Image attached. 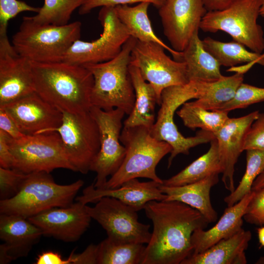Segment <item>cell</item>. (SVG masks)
Listing matches in <instances>:
<instances>
[{"label":"cell","instance_id":"obj_32","mask_svg":"<svg viewBox=\"0 0 264 264\" xmlns=\"http://www.w3.org/2000/svg\"><path fill=\"white\" fill-rule=\"evenodd\" d=\"M177 114L188 128H200L214 134L229 118L227 111L207 110L195 105L192 102L184 103Z\"/></svg>","mask_w":264,"mask_h":264},{"label":"cell","instance_id":"obj_15","mask_svg":"<svg viewBox=\"0 0 264 264\" xmlns=\"http://www.w3.org/2000/svg\"><path fill=\"white\" fill-rule=\"evenodd\" d=\"M158 8L164 34L174 50L183 51L207 12L202 0H164Z\"/></svg>","mask_w":264,"mask_h":264},{"label":"cell","instance_id":"obj_20","mask_svg":"<svg viewBox=\"0 0 264 264\" xmlns=\"http://www.w3.org/2000/svg\"><path fill=\"white\" fill-rule=\"evenodd\" d=\"M41 230L28 219L20 216L0 214V264L10 263L26 257L40 240Z\"/></svg>","mask_w":264,"mask_h":264},{"label":"cell","instance_id":"obj_2","mask_svg":"<svg viewBox=\"0 0 264 264\" xmlns=\"http://www.w3.org/2000/svg\"><path fill=\"white\" fill-rule=\"evenodd\" d=\"M35 92L62 112L89 111L93 76L84 66L32 62Z\"/></svg>","mask_w":264,"mask_h":264},{"label":"cell","instance_id":"obj_44","mask_svg":"<svg viewBox=\"0 0 264 264\" xmlns=\"http://www.w3.org/2000/svg\"><path fill=\"white\" fill-rule=\"evenodd\" d=\"M36 264H70L68 257L64 259L61 254L51 251L43 252L36 260Z\"/></svg>","mask_w":264,"mask_h":264},{"label":"cell","instance_id":"obj_21","mask_svg":"<svg viewBox=\"0 0 264 264\" xmlns=\"http://www.w3.org/2000/svg\"><path fill=\"white\" fill-rule=\"evenodd\" d=\"M160 184L154 180L141 182L137 178L129 180L120 186L112 189H98L93 182L85 188L82 196L76 200L84 204L96 203L101 198L109 197L115 198L134 208L137 212L144 209L152 200H164L167 196L159 189Z\"/></svg>","mask_w":264,"mask_h":264},{"label":"cell","instance_id":"obj_9","mask_svg":"<svg viewBox=\"0 0 264 264\" xmlns=\"http://www.w3.org/2000/svg\"><path fill=\"white\" fill-rule=\"evenodd\" d=\"M15 169L24 174L66 169L74 171L65 154L60 134L56 132L25 134L19 139L9 136Z\"/></svg>","mask_w":264,"mask_h":264},{"label":"cell","instance_id":"obj_29","mask_svg":"<svg viewBox=\"0 0 264 264\" xmlns=\"http://www.w3.org/2000/svg\"><path fill=\"white\" fill-rule=\"evenodd\" d=\"M203 46L220 66L234 67L242 63H255L264 66V53L249 51L243 44L234 41L222 42L209 37L202 40Z\"/></svg>","mask_w":264,"mask_h":264},{"label":"cell","instance_id":"obj_24","mask_svg":"<svg viewBox=\"0 0 264 264\" xmlns=\"http://www.w3.org/2000/svg\"><path fill=\"white\" fill-rule=\"evenodd\" d=\"M219 181V175L210 176L200 181L179 186L160 184L159 189L167 196L164 200L184 203L198 210L209 223L215 222L218 215L210 199V191Z\"/></svg>","mask_w":264,"mask_h":264},{"label":"cell","instance_id":"obj_4","mask_svg":"<svg viewBox=\"0 0 264 264\" xmlns=\"http://www.w3.org/2000/svg\"><path fill=\"white\" fill-rule=\"evenodd\" d=\"M81 26L79 21L64 25L39 24L24 16L12 44L31 62H62L72 44L80 39Z\"/></svg>","mask_w":264,"mask_h":264},{"label":"cell","instance_id":"obj_47","mask_svg":"<svg viewBox=\"0 0 264 264\" xmlns=\"http://www.w3.org/2000/svg\"><path fill=\"white\" fill-rule=\"evenodd\" d=\"M257 233L261 246L264 247V226L258 228Z\"/></svg>","mask_w":264,"mask_h":264},{"label":"cell","instance_id":"obj_14","mask_svg":"<svg viewBox=\"0 0 264 264\" xmlns=\"http://www.w3.org/2000/svg\"><path fill=\"white\" fill-rule=\"evenodd\" d=\"M89 111L97 124L100 135V150L91 165L90 171L96 173L94 187L103 189L108 177L117 171L126 155V148L120 142L125 113L119 109L104 110L94 106Z\"/></svg>","mask_w":264,"mask_h":264},{"label":"cell","instance_id":"obj_46","mask_svg":"<svg viewBox=\"0 0 264 264\" xmlns=\"http://www.w3.org/2000/svg\"><path fill=\"white\" fill-rule=\"evenodd\" d=\"M263 188H264V172L255 179L253 183L251 190L257 191Z\"/></svg>","mask_w":264,"mask_h":264},{"label":"cell","instance_id":"obj_19","mask_svg":"<svg viewBox=\"0 0 264 264\" xmlns=\"http://www.w3.org/2000/svg\"><path fill=\"white\" fill-rule=\"evenodd\" d=\"M259 111L256 110L238 118H229L214 134L217 140L218 151L223 168L222 181L226 189H235V166L241 153L245 135Z\"/></svg>","mask_w":264,"mask_h":264},{"label":"cell","instance_id":"obj_42","mask_svg":"<svg viewBox=\"0 0 264 264\" xmlns=\"http://www.w3.org/2000/svg\"><path fill=\"white\" fill-rule=\"evenodd\" d=\"M9 135L0 130V167L12 169L14 158L9 144Z\"/></svg>","mask_w":264,"mask_h":264},{"label":"cell","instance_id":"obj_8","mask_svg":"<svg viewBox=\"0 0 264 264\" xmlns=\"http://www.w3.org/2000/svg\"><path fill=\"white\" fill-rule=\"evenodd\" d=\"M263 1L236 0L222 10L207 11L201 21L199 29L212 33L224 31L233 41L253 52L262 54L264 50V31L257 20Z\"/></svg>","mask_w":264,"mask_h":264},{"label":"cell","instance_id":"obj_17","mask_svg":"<svg viewBox=\"0 0 264 264\" xmlns=\"http://www.w3.org/2000/svg\"><path fill=\"white\" fill-rule=\"evenodd\" d=\"M76 201L66 207L48 209L28 219L44 236L65 242H76L87 230L92 219L87 204Z\"/></svg>","mask_w":264,"mask_h":264},{"label":"cell","instance_id":"obj_23","mask_svg":"<svg viewBox=\"0 0 264 264\" xmlns=\"http://www.w3.org/2000/svg\"><path fill=\"white\" fill-rule=\"evenodd\" d=\"M251 237L250 231L242 229L206 250L191 254L181 264H245L247 259L245 251Z\"/></svg>","mask_w":264,"mask_h":264},{"label":"cell","instance_id":"obj_12","mask_svg":"<svg viewBox=\"0 0 264 264\" xmlns=\"http://www.w3.org/2000/svg\"><path fill=\"white\" fill-rule=\"evenodd\" d=\"M165 49L157 43L137 40L131 55L130 64L136 66L143 78L153 87L159 105L165 88L189 82L185 63L172 60Z\"/></svg>","mask_w":264,"mask_h":264},{"label":"cell","instance_id":"obj_13","mask_svg":"<svg viewBox=\"0 0 264 264\" xmlns=\"http://www.w3.org/2000/svg\"><path fill=\"white\" fill-rule=\"evenodd\" d=\"M93 207L87 205L92 219L105 230L107 238L117 243L148 244L152 233L150 225L138 221L137 211L113 198L105 197Z\"/></svg>","mask_w":264,"mask_h":264},{"label":"cell","instance_id":"obj_7","mask_svg":"<svg viewBox=\"0 0 264 264\" xmlns=\"http://www.w3.org/2000/svg\"><path fill=\"white\" fill-rule=\"evenodd\" d=\"M205 86V82L190 81L185 85L168 87L162 91L160 108L150 132L155 139L165 141L172 147L168 168L178 154H188L192 148L210 142L215 138L213 133L203 130L195 136L185 137L178 131L174 121L177 109L190 99L200 98Z\"/></svg>","mask_w":264,"mask_h":264},{"label":"cell","instance_id":"obj_16","mask_svg":"<svg viewBox=\"0 0 264 264\" xmlns=\"http://www.w3.org/2000/svg\"><path fill=\"white\" fill-rule=\"evenodd\" d=\"M34 92L32 62L0 35V107Z\"/></svg>","mask_w":264,"mask_h":264},{"label":"cell","instance_id":"obj_22","mask_svg":"<svg viewBox=\"0 0 264 264\" xmlns=\"http://www.w3.org/2000/svg\"><path fill=\"white\" fill-rule=\"evenodd\" d=\"M255 191L245 195L231 206H227L218 222L212 228L195 230L191 237L192 254L200 253L219 241L227 239L240 231L243 224L245 210L254 196Z\"/></svg>","mask_w":264,"mask_h":264},{"label":"cell","instance_id":"obj_28","mask_svg":"<svg viewBox=\"0 0 264 264\" xmlns=\"http://www.w3.org/2000/svg\"><path fill=\"white\" fill-rule=\"evenodd\" d=\"M210 143V148L205 154L176 175L163 180L162 184L168 186H182L200 181L210 176L222 174L223 168L217 140L215 138Z\"/></svg>","mask_w":264,"mask_h":264},{"label":"cell","instance_id":"obj_43","mask_svg":"<svg viewBox=\"0 0 264 264\" xmlns=\"http://www.w3.org/2000/svg\"><path fill=\"white\" fill-rule=\"evenodd\" d=\"M68 258L71 264H96L97 244H89L79 254L73 251Z\"/></svg>","mask_w":264,"mask_h":264},{"label":"cell","instance_id":"obj_40","mask_svg":"<svg viewBox=\"0 0 264 264\" xmlns=\"http://www.w3.org/2000/svg\"><path fill=\"white\" fill-rule=\"evenodd\" d=\"M149 2L159 8L163 3L164 0H86L79 9L80 15H85L93 9L98 7L116 6L136 2Z\"/></svg>","mask_w":264,"mask_h":264},{"label":"cell","instance_id":"obj_34","mask_svg":"<svg viewBox=\"0 0 264 264\" xmlns=\"http://www.w3.org/2000/svg\"><path fill=\"white\" fill-rule=\"evenodd\" d=\"M246 160L245 172L239 185L233 192L224 198L227 206H231L237 203L251 192L254 180L264 172V150H246Z\"/></svg>","mask_w":264,"mask_h":264},{"label":"cell","instance_id":"obj_5","mask_svg":"<svg viewBox=\"0 0 264 264\" xmlns=\"http://www.w3.org/2000/svg\"><path fill=\"white\" fill-rule=\"evenodd\" d=\"M120 140L126 148V155L117 171L108 180L103 189H112L133 178H149L160 184L161 179L156 173V167L166 154L170 153L171 145L158 140L143 126L124 127Z\"/></svg>","mask_w":264,"mask_h":264},{"label":"cell","instance_id":"obj_3","mask_svg":"<svg viewBox=\"0 0 264 264\" xmlns=\"http://www.w3.org/2000/svg\"><path fill=\"white\" fill-rule=\"evenodd\" d=\"M136 41L131 36L119 53L110 60L84 65L93 76L92 106L104 110L119 109L126 114L131 113L135 95L129 66L131 52Z\"/></svg>","mask_w":264,"mask_h":264},{"label":"cell","instance_id":"obj_35","mask_svg":"<svg viewBox=\"0 0 264 264\" xmlns=\"http://www.w3.org/2000/svg\"><path fill=\"white\" fill-rule=\"evenodd\" d=\"M264 101V88L242 83L230 101L218 110L229 112L237 109H244L248 106Z\"/></svg>","mask_w":264,"mask_h":264},{"label":"cell","instance_id":"obj_10","mask_svg":"<svg viewBox=\"0 0 264 264\" xmlns=\"http://www.w3.org/2000/svg\"><path fill=\"white\" fill-rule=\"evenodd\" d=\"M63 114L61 125L51 132L60 134L65 154L74 171L86 174L100 148L97 124L89 111Z\"/></svg>","mask_w":264,"mask_h":264},{"label":"cell","instance_id":"obj_33","mask_svg":"<svg viewBox=\"0 0 264 264\" xmlns=\"http://www.w3.org/2000/svg\"><path fill=\"white\" fill-rule=\"evenodd\" d=\"M86 0H44L43 6L33 16L28 18L39 24L64 25L68 23L73 12Z\"/></svg>","mask_w":264,"mask_h":264},{"label":"cell","instance_id":"obj_48","mask_svg":"<svg viewBox=\"0 0 264 264\" xmlns=\"http://www.w3.org/2000/svg\"><path fill=\"white\" fill-rule=\"evenodd\" d=\"M260 15L264 18V0H263V3L260 9Z\"/></svg>","mask_w":264,"mask_h":264},{"label":"cell","instance_id":"obj_1","mask_svg":"<svg viewBox=\"0 0 264 264\" xmlns=\"http://www.w3.org/2000/svg\"><path fill=\"white\" fill-rule=\"evenodd\" d=\"M143 209L153 230L141 264H181L193 253V232L209 224L198 210L178 201L152 200Z\"/></svg>","mask_w":264,"mask_h":264},{"label":"cell","instance_id":"obj_26","mask_svg":"<svg viewBox=\"0 0 264 264\" xmlns=\"http://www.w3.org/2000/svg\"><path fill=\"white\" fill-rule=\"evenodd\" d=\"M129 69L135 100L132 112L124 122V127L143 126L150 130L155 121V106L158 105L156 92L150 84L143 78L136 66L130 63Z\"/></svg>","mask_w":264,"mask_h":264},{"label":"cell","instance_id":"obj_11","mask_svg":"<svg viewBox=\"0 0 264 264\" xmlns=\"http://www.w3.org/2000/svg\"><path fill=\"white\" fill-rule=\"evenodd\" d=\"M98 20L103 27L99 38L91 42L76 41L68 50L63 61L84 66L108 61L119 53L131 36L118 19L115 7H102Z\"/></svg>","mask_w":264,"mask_h":264},{"label":"cell","instance_id":"obj_25","mask_svg":"<svg viewBox=\"0 0 264 264\" xmlns=\"http://www.w3.org/2000/svg\"><path fill=\"white\" fill-rule=\"evenodd\" d=\"M181 53V61L186 64L189 82H213L223 77L220 71L221 66L205 48L198 31Z\"/></svg>","mask_w":264,"mask_h":264},{"label":"cell","instance_id":"obj_41","mask_svg":"<svg viewBox=\"0 0 264 264\" xmlns=\"http://www.w3.org/2000/svg\"><path fill=\"white\" fill-rule=\"evenodd\" d=\"M0 130L13 139H19L25 135L21 132L6 110L1 107H0Z\"/></svg>","mask_w":264,"mask_h":264},{"label":"cell","instance_id":"obj_36","mask_svg":"<svg viewBox=\"0 0 264 264\" xmlns=\"http://www.w3.org/2000/svg\"><path fill=\"white\" fill-rule=\"evenodd\" d=\"M27 174L15 169L0 167V199L15 196L20 191Z\"/></svg>","mask_w":264,"mask_h":264},{"label":"cell","instance_id":"obj_39","mask_svg":"<svg viewBox=\"0 0 264 264\" xmlns=\"http://www.w3.org/2000/svg\"><path fill=\"white\" fill-rule=\"evenodd\" d=\"M243 149L264 150V113H259L251 125L245 137Z\"/></svg>","mask_w":264,"mask_h":264},{"label":"cell","instance_id":"obj_18","mask_svg":"<svg viewBox=\"0 0 264 264\" xmlns=\"http://www.w3.org/2000/svg\"><path fill=\"white\" fill-rule=\"evenodd\" d=\"M26 135L50 132L62 124L63 112L35 92L0 106Z\"/></svg>","mask_w":264,"mask_h":264},{"label":"cell","instance_id":"obj_45","mask_svg":"<svg viewBox=\"0 0 264 264\" xmlns=\"http://www.w3.org/2000/svg\"><path fill=\"white\" fill-rule=\"evenodd\" d=\"M207 11H220L226 9L236 0H202Z\"/></svg>","mask_w":264,"mask_h":264},{"label":"cell","instance_id":"obj_6","mask_svg":"<svg viewBox=\"0 0 264 264\" xmlns=\"http://www.w3.org/2000/svg\"><path fill=\"white\" fill-rule=\"evenodd\" d=\"M83 185L81 179L70 184H57L45 172L28 174L15 196L0 200V213L28 219L52 208L67 206Z\"/></svg>","mask_w":264,"mask_h":264},{"label":"cell","instance_id":"obj_31","mask_svg":"<svg viewBox=\"0 0 264 264\" xmlns=\"http://www.w3.org/2000/svg\"><path fill=\"white\" fill-rule=\"evenodd\" d=\"M145 247L141 243H117L107 238L97 244L96 264H141Z\"/></svg>","mask_w":264,"mask_h":264},{"label":"cell","instance_id":"obj_27","mask_svg":"<svg viewBox=\"0 0 264 264\" xmlns=\"http://www.w3.org/2000/svg\"><path fill=\"white\" fill-rule=\"evenodd\" d=\"M150 4L145 1L134 6L119 5L115 6V10L131 37L141 42L157 43L169 51L175 60L181 61V52L176 51L167 45L154 31L148 14Z\"/></svg>","mask_w":264,"mask_h":264},{"label":"cell","instance_id":"obj_30","mask_svg":"<svg viewBox=\"0 0 264 264\" xmlns=\"http://www.w3.org/2000/svg\"><path fill=\"white\" fill-rule=\"evenodd\" d=\"M243 81V73L236 72L231 76H223L216 81L207 82L203 94L192 102L195 105L207 110H218L232 99Z\"/></svg>","mask_w":264,"mask_h":264},{"label":"cell","instance_id":"obj_37","mask_svg":"<svg viewBox=\"0 0 264 264\" xmlns=\"http://www.w3.org/2000/svg\"><path fill=\"white\" fill-rule=\"evenodd\" d=\"M40 8L19 0H0V35L7 34L9 21L20 13L30 11L37 13Z\"/></svg>","mask_w":264,"mask_h":264},{"label":"cell","instance_id":"obj_38","mask_svg":"<svg viewBox=\"0 0 264 264\" xmlns=\"http://www.w3.org/2000/svg\"><path fill=\"white\" fill-rule=\"evenodd\" d=\"M255 191L243 216L248 223L264 225V188Z\"/></svg>","mask_w":264,"mask_h":264},{"label":"cell","instance_id":"obj_49","mask_svg":"<svg viewBox=\"0 0 264 264\" xmlns=\"http://www.w3.org/2000/svg\"><path fill=\"white\" fill-rule=\"evenodd\" d=\"M259 262H260L259 263H264V257L260 259Z\"/></svg>","mask_w":264,"mask_h":264}]
</instances>
